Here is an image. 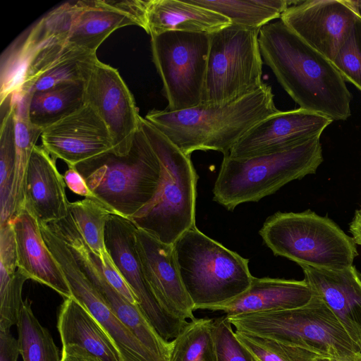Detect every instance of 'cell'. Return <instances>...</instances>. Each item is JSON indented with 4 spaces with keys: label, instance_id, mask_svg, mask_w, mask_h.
<instances>
[{
    "label": "cell",
    "instance_id": "6da1fadb",
    "mask_svg": "<svg viewBox=\"0 0 361 361\" xmlns=\"http://www.w3.org/2000/svg\"><path fill=\"white\" fill-rule=\"evenodd\" d=\"M259 44L263 62L299 108L333 121L350 116L352 94L336 66L281 20L259 30Z\"/></svg>",
    "mask_w": 361,
    "mask_h": 361
},
{
    "label": "cell",
    "instance_id": "7a4b0ae2",
    "mask_svg": "<svg viewBox=\"0 0 361 361\" xmlns=\"http://www.w3.org/2000/svg\"><path fill=\"white\" fill-rule=\"evenodd\" d=\"M271 86L221 106L170 111H149L145 118L162 132L185 154L214 150L227 154L255 124L279 110Z\"/></svg>",
    "mask_w": 361,
    "mask_h": 361
},
{
    "label": "cell",
    "instance_id": "3957f363",
    "mask_svg": "<svg viewBox=\"0 0 361 361\" xmlns=\"http://www.w3.org/2000/svg\"><path fill=\"white\" fill-rule=\"evenodd\" d=\"M140 125L160 161L161 178L154 197L128 219L158 240L173 245L183 233L196 226L198 176L190 156L143 117Z\"/></svg>",
    "mask_w": 361,
    "mask_h": 361
},
{
    "label": "cell",
    "instance_id": "277c9868",
    "mask_svg": "<svg viewBox=\"0 0 361 361\" xmlns=\"http://www.w3.org/2000/svg\"><path fill=\"white\" fill-rule=\"evenodd\" d=\"M226 317L235 331L300 346L322 356L348 359L361 353V347L324 301L314 293L306 305L300 307Z\"/></svg>",
    "mask_w": 361,
    "mask_h": 361
},
{
    "label": "cell",
    "instance_id": "5b68a950",
    "mask_svg": "<svg viewBox=\"0 0 361 361\" xmlns=\"http://www.w3.org/2000/svg\"><path fill=\"white\" fill-rule=\"evenodd\" d=\"M184 288L197 310L228 302L250 286L249 259L195 226L173 244Z\"/></svg>",
    "mask_w": 361,
    "mask_h": 361
},
{
    "label": "cell",
    "instance_id": "8992f818",
    "mask_svg": "<svg viewBox=\"0 0 361 361\" xmlns=\"http://www.w3.org/2000/svg\"><path fill=\"white\" fill-rule=\"evenodd\" d=\"M323 161L320 137L290 149L245 159L224 155L213 200L229 211L258 202L289 182L315 173Z\"/></svg>",
    "mask_w": 361,
    "mask_h": 361
},
{
    "label": "cell",
    "instance_id": "52a82bcc",
    "mask_svg": "<svg viewBox=\"0 0 361 361\" xmlns=\"http://www.w3.org/2000/svg\"><path fill=\"white\" fill-rule=\"evenodd\" d=\"M111 214L129 219L154 197L161 183L160 161L141 125L126 156L111 152L75 166Z\"/></svg>",
    "mask_w": 361,
    "mask_h": 361
},
{
    "label": "cell",
    "instance_id": "ba28073f",
    "mask_svg": "<svg viewBox=\"0 0 361 361\" xmlns=\"http://www.w3.org/2000/svg\"><path fill=\"white\" fill-rule=\"evenodd\" d=\"M259 233L276 256L300 266L340 270L352 266L358 255L352 237L330 219L310 210L276 212Z\"/></svg>",
    "mask_w": 361,
    "mask_h": 361
},
{
    "label": "cell",
    "instance_id": "9c48e42d",
    "mask_svg": "<svg viewBox=\"0 0 361 361\" xmlns=\"http://www.w3.org/2000/svg\"><path fill=\"white\" fill-rule=\"evenodd\" d=\"M259 32L231 24L210 35L202 106H224L263 86Z\"/></svg>",
    "mask_w": 361,
    "mask_h": 361
},
{
    "label": "cell",
    "instance_id": "30bf717a",
    "mask_svg": "<svg viewBox=\"0 0 361 361\" xmlns=\"http://www.w3.org/2000/svg\"><path fill=\"white\" fill-rule=\"evenodd\" d=\"M209 42L206 33L168 31L151 36L152 60L163 83L167 111L201 105Z\"/></svg>",
    "mask_w": 361,
    "mask_h": 361
},
{
    "label": "cell",
    "instance_id": "8fae6325",
    "mask_svg": "<svg viewBox=\"0 0 361 361\" xmlns=\"http://www.w3.org/2000/svg\"><path fill=\"white\" fill-rule=\"evenodd\" d=\"M40 228L48 248L61 267L73 297L99 324L124 361H159L107 305L63 238L47 224H42Z\"/></svg>",
    "mask_w": 361,
    "mask_h": 361
},
{
    "label": "cell",
    "instance_id": "7c38bea8",
    "mask_svg": "<svg viewBox=\"0 0 361 361\" xmlns=\"http://www.w3.org/2000/svg\"><path fill=\"white\" fill-rule=\"evenodd\" d=\"M137 227L128 219L111 214L105 245L114 264L136 297L137 305L159 336L174 339L189 321L173 317L159 305L145 279L136 248Z\"/></svg>",
    "mask_w": 361,
    "mask_h": 361
},
{
    "label": "cell",
    "instance_id": "4fadbf2b",
    "mask_svg": "<svg viewBox=\"0 0 361 361\" xmlns=\"http://www.w3.org/2000/svg\"><path fill=\"white\" fill-rule=\"evenodd\" d=\"M85 102L92 106L109 129L114 153L127 155L140 128L141 116L119 72L98 60L85 82Z\"/></svg>",
    "mask_w": 361,
    "mask_h": 361
},
{
    "label": "cell",
    "instance_id": "5bb4252c",
    "mask_svg": "<svg viewBox=\"0 0 361 361\" xmlns=\"http://www.w3.org/2000/svg\"><path fill=\"white\" fill-rule=\"evenodd\" d=\"M51 226L68 245L83 271L122 323L159 361H169L171 342L159 336L138 305L130 303L109 283L71 216Z\"/></svg>",
    "mask_w": 361,
    "mask_h": 361
},
{
    "label": "cell",
    "instance_id": "9a60e30c",
    "mask_svg": "<svg viewBox=\"0 0 361 361\" xmlns=\"http://www.w3.org/2000/svg\"><path fill=\"white\" fill-rule=\"evenodd\" d=\"M357 15L350 0L293 1L281 20L331 62L348 37Z\"/></svg>",
    "mask_w": 361,
    "mask_h": 361
},
{
    "label": "cell",
    "instance_id": "2e32d148",
    "mask_svg": "<svg viewBox=\"0 0 361 361\" xmlns=\"http://www.w3.org/2000/svg\"><path fill=\"white\" fill-rule=\"evenodd\" d=\"M333 120L301 108L278 111L252 127L228 154L245 159L283 152L320 137Z\"/></svg>",
    "mask_w": 361,
    "mask_h": 361
},
{
    "label": "cell",
    "instance_id": "e0dca14e",
    "mask_svg": "<svg viewBox=\"0 0 361 361\" xmlns=\"http://www.w3.org/2000/svg\"><path fill=\"white\" fill-rule=\"evenodd\" d=\"M42 147L52 158L61 159L68 166L113 152L112 139L106 124L88 103L44 128Z\"/></svg>",
    "mask_w": 361,
    "mask_h": 361
},
{
    "label": "cell",
    "instance_id": "ac0fdd59",
    "mask_svg": "<svg viewBox=\"0 0 361 361\" xmlns=\"http://www.w3.org/2000/svg\"><path fill=\"white\" fill-rule=\"evenodd\" d=\"M82 0L71 1L54 8L1 56L0 96L6 98L18 92L26 66L39 49L60 41H68Z\"/></svg>",
    "mask_w": 361,
    "mask_h": 361
},
{
    "label": "cell",
    "instance_id": "d6986e66",
    "mask_svg": "<svg viewBox=\"0 0 361 361\" xmlns=\"http://www.w3.org/2000/svg\"><path fill=\"white\" fill-rule=\"evenodd\" d=\"M136 248L147 283L161 307L181 320L195 319L194 305L183 284L173 245L137 228Z\"/></svg>",
    "mask_w": 361,
    "mask_h": 361
},
{
    "label": "cell",
    "instance_id": "ffe728a7",
    "mask_svg": "<svg viewBox=\"0 0 361 361\" xmlns=\"http://www.w3.org/2000/svg\"><path fill=\"white\" fill-rule=\"evenodd\" d=\"M98 60L97 54L68 41L49 43L28 61L17 93L32 94L63 83L85 82Z\"/></svg>",
    "mask_w": 361,
    "mask_h": 361
},
{
    "label": "cell",
    "instance_id": "44dd1931",
    "mask_svg": "<svg viewBox=\"0 0 361 361\" xmlns=\"http://www.w3.org/2000/svg\"><path fill=\"white\" fill-rule=\"evenodd\" d=\"M305 280L361 347V274L353 265L340 270L301 265Z\"/></svg>",
    "mask_w": 361,
    "mask_h": 361
},
{
    "label": "cell",
    "instance_id": "7402d4cb",
    "mask_svg": "<svg viewBox=\"0 0 361 361\" xmlns=\"http://www.w3.org/2000/svg\"><path fill=\"white\" fill-rule=\"evenodd\" d=\"M10 221L16 242L18 268L29 279L47 286L64 298L73 297L60 265L44 240L37 218L24 208Z\"/></svg>",
    "mask_w": 361,
    "mask_h": 361
},
{
    "label": "cell",
    "instance_id": "603a6c76",
    "mask_svg": "<svg viewBox=\"0 0 361 361\" xmlns=\"http://www.w3.org/2000/svg\"><path fill=\"white\" fill-rule=\"evenodd\" d=\"M66 183L55 159L42 147L32 152L26 174L25 206L39 223H51L68 216Z\"/></svg>",
    "mask_w": 361,
    "mask_h": 361
},
{
    "label": "cell",
    "instance_id": "cb8c5ba5",
    "mask_svg": "<svg viewBox=\"0 0 361 361\" xmlns=\"http://www.w3.org/2000/svg\"><path fill=\"white\" fill-rule=\"evenodd\" d=\"M313 295V290L305 279L253 276L250 288L241 295L206 310L221 312L226 316L290 310L306 305Z\"/></svg>",
    "mask_w": 361,
    "mask_h": 361
},
{
    "label": "cell",
    "instance_id": "d4e9b609",
    "mask_svg": "<svg viewBox=\"0 0 361 361\" xmlns=\"http://www.w3.org/2000/svg\"><path fill=\"white\" fill-rule=\"evenodd\" d=\"M57 328L62 350L85 353L99 361H124L108 334L73 297L61 304Z\"/></svg>",
    "mask_w": 361,
    "mask_h": 361
},
{
    "label": "cell",
    "instance_id": "484cf974",
    "mask_svg": "<svg viewBox=\"0 0 361 361\" xmlns=\"http://www.w3.org/2000/svg\"><path fill=\"white\" fill-rule=\"evenodd\" d=\"M231 25L224 16L186 0H149L145 30L150 36L168 31L211 35Z\"/></svg>",
    "mask_w": 361,
    "mask_h": 361
},
{
    "label": "cell",
    "instance_id": "4316f807",
    "mask_svg": "<svg viewBox=\"0 0 361 361\" xmlns=\"http://www.w3.org/2000/svg\"><path fill=\"white\" fill-rule=\"evenodd\" d=\"M139 23L124 11L118 1L82 0L68 42L85 51L95 53L116 30Z\"/></svg>",
    "mask_w": 361,
    "mask_h": 361
},
{
    "label": "cell",
    "instance_id": "83f0119b",
    "mask_svg": "<svg viewBox=\"0 0 361 361\" xmlns=\"http://www.w3.org/2000/svg\"><path fill=\"white\" fill-rule=\"evenodd\" d=\"M14 106L16 163L11 195V219L25 206L28 163L42 128L32 124L28 116L30 94L11 95Z\"/></svg>",
    "mask_w": 361,
    "mask_h": 361
},
{
    "label": "cell",
    "instance_id": "f1b7e54d",
    "mask_svg": "<svg viewBox=\"0 0 361 361\" xmlns=\"http://www.w3.org/2000/svg\"><path fill=\"white\" fill-rule=\"evenodd\" d=\"M85 104V82H67L30 94L28 116L42 129L71 114Z\"/></svg>",
    "mask_w": 361,
    "mask_h": 361
},
{
    "label": "cell",
    "instance_id": "f546056e",
    "mask_svg": "<svg viewBox=\"0 0 361 361\" xmlns=\"http://www.w3.org/2000/svg\"><path fill=\"white\" fill-rule=\"evenodd\" d=\"M31 305L28 298L24 300L17 324L23 361H61L59 348L48 329L35 316Z\"/></svg>",
    "mask_w": 361,
    "mask_h": 361
},
{
    "label": "cell",
    "instance_id": "4dcf8cb0",
    "mask_svg": "<svg viewBox=\"0 0 361 361\" xmlns=\"http://www.w3.org/2000/svg\"><path fill=\"white\" fill-rule=\"evenodd\" d=\"M15 163L14 106L9 97L1 103L0 225L11 220V195Z\"/></svg>",
    "mask_w": 361,
    "mask_h": 361
},
{
    "label": "cell",
    "instance_id": "1f68e13d",
    "mask_svg": "<svg viewBox=\"0 0 361 361\" xmlns=\"http://www.w3.org/2000/svg\"><path fill=\"white\" fill-rule=\"evenodd\" d=\"M214 319L189 321L172 341L169 361H216Z\"/></svg>",
    "mask_w": 361,
    "mask_h": 361
},
{
    "label": "cell",
    "instance_id": "d6a6232c",
    "mask_svg": "<svg viewBox=\"0 0 361 361\" xmlns=\"http://www.w3.org/2000/svg\"><path fill=\"white\" fill-rule=\"evenodd\" d=\"M68 212L92 252L102 262L110 258L105 245V228L112 214L99 202L90 198L69 202Z\"/></svg>",
    "mask_w": 361,
    "mask_h": 361
},
{
    "label": "cell",
    "instance_id": "836d02e7",
    "mask_svg": "<svg viewBox=\"0 0 361 361\" xmlns=\"http://www.w3.org/2000/svg\"><path fill=\"white\" fill-rule=\"evenodd\" d=\"M188 2L218 13L232 25L260 30L281 14L262 4L261 0H186Z\"/></svg>",
    "mask_w": 361,
    "mask_h": 361
},
{
    "label": "cell",
    "instance_id": "e575fe53",
    "mask_svg": "<svg viewBox=\"0 0 361 361\" xmlns=\"http://www.w3.org/2000/svg\"><path fill=\"white\" fill-rule=\"evenodd\" d=\"M239 341L258 361H314L319 354L300 346L235 331Z\"/></svg>",
    "mask_w": 361,
    "mask_h": 361
},
{
    "label": "cell",
    "instance_id": "d590c367",
    "mask_svg": "<svg viewBox=\"0 0 361 361\" xmlns=\"http://www.w3.org/2000/svg\"><path fill=\"white\" fill-rule=\"evenodd\" d=\"M28 276L20 269L8 275L0 271V330L17 325L23 307V287Z\"/></svg>",
    "mask_w": 361,
    "mask_h": 361
},
{
    "label": "cell",
    "instance_id": "8d00e7d4",
    "mask_svg": "<svg viewBox=\"0 0 361 361\" xmlns=\"http://www.w3.org/2000/svg\"><path fill=\"white\" fill-rule=\"evenodd\" d=\"M332 63L345 82L353 83L361 91V18L358 16Z\"/></svg>",
    "mask_w": 361,
    "mask_h": 361
},
{
    "label": "cell",
    "instance_id": "74e56055",
    "mask_svg": "<svg viewBox=\"0 0 361 361\" xmlns=\"http://www.w3.org/2000/svg\"><path fill=\"white\" fill-rule=\"evenodd\" d=\"M226 316L214 319L213 334L216 361H256L239 341Z\"/></svg>",
    "mask_w": 361,
    "mask_h": 361
},
{
    "label": "cell",
    "instance_id": "f35d334b",
    "mask_svg": "<svg viewBox=\"0 0 361 361\" xmlns=\"http://www.w3.org/2000/svg\"><path fill=\"white\" fill-rule=\"evenodd\" d=\"M18 269L17 247L11 221L0 225V271L13 274Z\"/></svg>",
    "mask_w": 361,
    "mask_h": 361
},
{
    "label": "cell",
    "instance_id": "ab89813d",
    "mask_svg": "<svg viewBox=\"0 0 361 361\" xmlns=\"http://www.w3.org/2000/svg\"><path fill=\"white\" fill-rule=\"evenodd\" d=\"M63 179L68 188L75 194L96 200L94 195L75 166H68L63 175Z\"/></svg>",
    "mask_w": 361,
    "mask_h": 361
},
{
    "label": "cell",
    "instance_id": "60d3db41",
    "mask_svg": "<svg viewBox=\"0 0 361 361\" xmlns=\"http://www.w3.org/2000/svg\"><path fill=\"white\" fill-rule=\"evenodd\" d=\"M19 355L18 339L11 331L0 330V361H17Z\"/></svg>",
    "mask_w": 361,
    "mask_h": 361
},
{
    "label": "cell",
    "instance_id": "b9f144b4",
    "mask_svg": "<svg viewBox=\"0 0 361 361\" xmlns=\"http://www.w3.org/2000/svg\"><path fill=\"white\" fill-rule=\"evenodd\" d=\"M350 232L355 244L361 245V208L355 213L350 224Z\"/></svg>",
    "mask_w": 361,
    "mask_h": 361
},
{
    "label": "cell",
    "instance_id": "7bdbcfd3",
    "mask_svg": "<svg viewBox=\"0 0 361 361\" xmlns=\"http://www.w3.org/2000/svg\"><path fill=\"white\" fill-rule=\"evenodd\" d=\"M61 361H99L97 359L87 355L69 350H62Z\"/></svg>",
    "mask_w": 361,
    "mask_h": 361
},
{
    "label": "cell",
    "instance_id": "ee69618b",
    "mask_svg": "<svg viewBox=\"0 0 361 361\" xmlns=\"http://www.w3.org/2000/svg\"><path fill=\"white\" fill-rule=\"evenodd\" d=\"M357 16L361 18V0H350Z\"/></svg>",
    "mask_w": 361,
    "mask_h": 361
},
{
    "label": "cell",
    "instance_id": "f6af8a7d",
    "mask_svg": "<svg viewBox=\"0 0 361 361\" xmlns=\"http://www.w3.org/2000/svg\"><path fill=\"white\" fill-rule=\"evenodd\" d=\"M332 361H361V353L348 359H333Z\"/></svg>",
    "mask_w": 361,
    "mask_h": 361
},
{
    "label": "cell",
    "instance_id": "bcb514c9",
    "mask_svg": "<svg viewBox=\"0 0 361 361\" xmlns=\"http://www.w3.org/2000/svg\"><path fill=\"white\" fill-rule=\"evenodd\" d=\"M314 361H332V358L325 356H319L315 358Z\"/></svg>",
    "mask_w": 361,
    "mask_h": 361
},
{
    "label": "cell",
    "instance_id": "7dc6e473",
    "mask_svg": "<svg viewBox=\"0 0 361 361\" xmlns=\"http://www.w3.org/2000/svg\"><path fill=\"white\" fill-rule=\"evenodd\" d=\"M255 360H256V359H255ZM256 361H258V360H256Z\"/></svg>",
    "mask_w": 361,
    "mask_h": 361
}]
</instances>
